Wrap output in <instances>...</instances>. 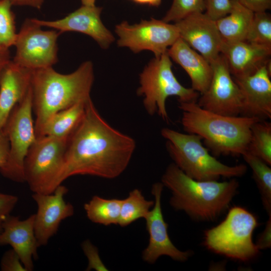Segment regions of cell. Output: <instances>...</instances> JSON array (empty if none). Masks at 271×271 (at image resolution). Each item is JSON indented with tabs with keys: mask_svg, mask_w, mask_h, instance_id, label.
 <instances>
[{
	"mask_svg": "<svg viewBox=\"0 0 271 271\" xmlns=\"http://www.w3.org/2000/svg\"><path fill=\"white\" fill-rule=\"evenodd\" d=\"M12 6L9 0H0V46L7 48L14 46L17 35Z\"/></svg>",
	"mask_w": 271,
	"mask_h": 271,
	"instance_id": "obj_29",
	"label": "cell"
},
{
	"mask_svg": "<svg viewBox=\"0 0 271 271\" xmlns=\"http://www.w3.org/2000/svg\"><path fill=\"white\" fill-rule=\"evenodd\" d=\"M253 13L266 12L271 8V0H238Z\"/></svg>",
	"mask_w": 271,
	"mask_h": 271,
	"instance_id": "obj_36",
	"label": "cell"
},
{
	"mask_svg": "<svg viewBox=\"0 0 271 271\" xmlns=\"http://www.w3.org/2000/svg\"><path fill=\"white\" fill-rule=\"evenodd\" d=\"M12 6H29L40 9L44 0H9Z\"/></svg>",
	"mask_w": 271,
	"mask_h": 271,
	"instance_id": "obj_38",
	"label": "cell"
},
{
	"mask_svg": "<svg viewBox=\"0 0 271 271\" xmlns=\"http://www.w3.org/2000/svg\"><path fill=\"white\" fill-rule=\"evenodd\" d=\"M17 196L0 193V232L3 224L18 202Z\"/></svg>",
	"mask_w": 271,
	"mask_h": 271,
	"instance_id": "obj_34",
	"label": "cell"
},
{
	"mask_svg": "<svg viewBox=\"0 0 271 271\" xmlns=\"http://www.w3.org/2000/svg\"><path fill=\"white\" fill-rule=\"evenodd\" d=\"M161 136L166 140V149L175 164L189 177L198 181H218L221 177L235 178L247 171L244 164L225 165L210 154L202 138L193 133H184L164 127Z\"/></svg>",
	"mask_w": 271,
	"mask_h": 271,
	"instance_id": "obj_5",
	"label": "cell"
},
{
	"mask_svg": "<svg viewBox=\"0 0 271 271\" xmlns=\"http://www.w3.org/2000/svg\"><path fill=\"white\" fill-rule=\"evenodd\" d=\"M68 192V189L61 184L51 194L32 195L37 205L34 231L39 247L46 245L57 232L62 221L73 215V206L64 199Z\"/></svg>",
	"mask_w": 271,
	"mask_h": 271,
	"instance_id": "obj_14",
	"label": "cell"
},
{
	"mask_svg": "<svg viewBox=\"0 0 271 271\" xmlns=\"http://www.w3.org/2000/svg\"><path fill=\"white\" fill-rule=\"evenodd\" d=\"M70 138V137H69ZM69 138L36 139L24 164L25 182L34 193L51 194L62 184L61 176Z\"/></svg>",
	"mask_w": 271,
	"mask_h": 271,
	"instance_id": "obj_8",
	"label": "cell"
},
{
	"mask_svg": "<svg viewBox=\"0 0 271 271\" xmlns=\"http://www.w3.org/2000/svg\"><path fill=\"white\" fill-rule=\"evenodd\" d=\"M0 266L2 271H27L19 256L13 248L4 253Z\"/></svg>",
	"mask_w": 271,
	"mask_h": 271,
	"instance_id": "obj_33",
	"label": "cell"
},
{
	"mask_svg": "<svg viewBox=\"0 0 271 271\" xmlns=\"http://www.w3.org/2000/svg\"><path fill=\"white\" fill-rule=\"evenodd\" d=\"M41 27L32 19L25 20L14 45V62L31 70L52 67L57 62V40L61 33Z\"/></svg>",
	"mask_w": 271,
	"mask_h": 271,
	"instance_id": "obj_10",
	"label": "cell"
},
{
	"mask_svg": "<svg viewBox=\"0 0 271 271\" xmlns=\"http://www.w3.org/2000/svg\"><path fill=\"white\" fill-rule=\"evenodd\" d=\"M101 7L82 5L64 18L55 21H45L33 18L41 27H47L61 34L69 31L77 32L89 36L103 49H107L114 41L112 33L103 24L100 15Z\"/></svg>",
	"mask_w": 271,
	"mask_h": 271,
	"instance_id": "obj_17",
	"label": "cell"
},
{
	"mask_svg": "<svg viewBox=\"0 0 271 271\" xmlns=\"http://www.w3.org/2000/svg\"><path fill=\"white\" fill-rule=\"evenodd\" d=\"M31 85L23 99L12 111L3 127L10 144L9 157L0 173L16 182H25L24 164L27 153L36 140L32 117Z\"/></svg>",
	"mask_w": 271,
	"mask_h": 271,
	"instance_id": "obj_9",
	"label": "cell"
},
{
	"mask_svg": "<svg viewBox=\"0 0 271 271\" xmlns=\"http://www.w3.org/2000/svg\"><path fill=\"white\" fill-rule=\"evenodd\" d=\"M89 99L78 102L52 115L44 125L39 138L44 136L69 138L82 120L86 102Z\"/></svg>",
	"mask_w": 271,
	"mask_h": 271,
	"instance_id": "obj_23",
	"label": "cell"
},
{
	"mask_svg": "<svg viewBox=\"0 0 271 271\" xmlns=\"http://www.w3.org/2000/svg\"><path fill=\"white\" fill-rule=\"evenodd\" d=\"M115 32L119 37L118 46L127 47L134 53L151 51L155 57L166 52L180 38L175 24L154 18L132 25L122 22L115 26Z\"/></svg>",
	"mask_w": 271,
	"mask_h": 271,
	"instance_id": "obj_11",
	"label": "cell"
},
{
	"mask_svg": "<svg viewBox=\"0 0 271 271\" xmlns=\"http://www.w3.org/2000/svg\"><path fill=\"white\" fill-rule=\"evenodd\" d=\"M132 2L142 5H147L152 7H159L162 2V0H131Z\"/></svg>",
	"mask_w": 271,
	"mask_h": 271,
	"instance_id": "obj_40",
	"label": "cell"
},
{
	"mask_svg": "<svg viewBox=\"0 0 271 271\" xmlns=\"http://www.w3.org/2000/svg\"><path fill=\"white\" fill-rule=\"evenodd\" d=\"M11 60L9 48L0 46V75L4 68Z\"/></svg>",
	"mask_w": 271,
	"mask_h": 271,
	"instance_id": "obj_39",
	"label": "cell"
},
{
	"mask_svg": "<svg viewBox=\"0 0 271 271\" xmlns=\"http://www.w3.org/2000/svg\"><path fill=\"white\" fill-rule=\"evenodd\" d=\"M246 152L271 165V123L258 120L252 126L250 139Z\"/></svg>",
	"mask_w": 271,
	"mask_h": 271,
	"instance_id": "obj_27",
	"label": "cell"
},
{
	"mask_svg": "<svg viewBox=\"0 0 271 271\" xmlns=\"http://www.w3.org/2000/svg\"><path fill=\"white\" fill-rule=\"evenodd\" d=\"M180 38L210 64L221 54L223 43L216 21L206 13L190 15L175 22Z\"/></svg>",
	"mask_w": 271,
	"mask_h": 271,
	"instance_id": "obj_15",
	"label": "cell"
},
{
	"mask_svg": "<svg viewBox=\"0 0 271 271\" xmlns=\"http://www.w3.org/2000/svg\"><path fill=\"white\" fill-rule=\"evenodd\" d=\"M242 156L251 169L253 179L260 194L263 206L268 216H271L270 166L248 152Z\"/></svg>",
	"mask_w": 271,
	"mask_h": 271,
	"instance_id": "obj_25",
	"label": "cell"
},
{
	"mask_svg": "<svg viewBox=\"0 0 271 271\" xmlns=\"http://www.w3.org/2000/svg\"><path fill=\"white\" fill-rule=\"evenodd\" d=\"M82 5L93 6L95 5L96 0H81Z\"/></svg>",
	"mask_w": 271,
	"mask_h": 271,
	"instance_id": "obj_41",
	"label": "cell"
},
{
	"mask_svg": "<svg viewBox=\"0 0 271 271\" xmlns=\"http://www.w3.org/2000/svg\"><path fill=\"white\" fill-rule=\"evenodd\" d=\"M94 81L91 62L82 63L73 72L63 74L52 67L32 70L31 85L36 139L49 118L55 113L90 99Z\"/></svg>",
	"mask_w": 271,
	"mask_h": 271,
	"instance_id": "obj_3",
	"label": "cell"
},
{
	"mask_svg": "<svg viewBox=\"0 0 271 271\" xmlns=\"http://www.w3.org/2000/svg\"><path fill=\"white\" fill-rule=\"evenodd\" d=\"M257 226L258 221L252 213L243 207L234 206L221 222L205 231L204 245L211 252L231 259L252 260L259 252L252 239Z\"/></svg>",
	"mask_w": 271,
	"mask_h": 271,
	"instance_id": "obj_6",
	"label": "cell"
},
{
	"mask_svg": "<svg viewBox=\"0 0 271 271\" xmlns=\"http://www.w3.org/2000/svg\"><path fill=\"white\" fill-rule=\"evenodd\" d=\"M259 250L268 249L271 246V216L266 223L265 228L255 243Z\"/></svg>",
	"mask_w": 271,
	"mask_h": 271,
	"instance_id": "obj_35",
	"label": "cell"
},
{
	"mask_svg": "<svg viewBox=\"0 0 271 271\" xmlns=\"http://www.w3.org/2000/svg\"><path fill=\"white\" fill-rule=\"evenodd\" d=\"M154 204V201L148 200L138 189L130 191L122 200L118 225L125 227L140 218H145Z\"/></svg>",
	"mask_w": 271,
	"mask_h": 271,
	"instance_id": "obj_26",
	"label": "cell"
},
{
	"mask_svg": "<svg viewBox=\"0 0 271 271\" xmlns=\"http://www.w3.org/2000/svg\"><path fill=\"white\" fill-rule=\"evenodd\" d=\"M206 14L216 21L227 15L230 11V0H206Z\"/></svg>",
	"mask_w": 271,
	"mask_h": 271,
	"instance_id": "obj_32",
	"label": "cell"
},
{
	"mask_svg": "<svg viewBox=\"0 0 271 271\" xmlns=\"http://www.w3.org/2000/svg\"><path fill=\"white\" fill-rule=\"evenodd\" d=\"M32 70L12 60L0 75V128H3L15 106L25 97L31 86Z\"/></svg>",
	"mask_w": 271,
	"mask_h": 271,
	"instance_id": "obj_20",
	"label": "cell"
},
{
	"mask_svg": "<svg viewBox=\"0 0 271 271\" xmlns=\"http://www.w3.org/2000/svg\"><path fill=\"white\" fill-rule=\"evenodd\" d=\"M136 149L135 140L110 125L90 99L69 139L61 182L74 175L115 178L127 168Z\"/></svg>",
	"mask_w": 271,
	"mask_h": 271,
	"instance_id": "obj_1",
	"label": "cell"
},
{
	"mask_svg": "<svg viewBox=\"0 0 271 271\" xmlns=\"http://www.w3.org/2000/svg\"><path fill=\"white\" fill-rule=\"evenodd\" d=\"M231 9L225 16L216 20L217 27L224 42L245 41L254 13L238 0H230Z\"/></svg>",
	"mask_w": 271,
	"mask_h": 271,
	"instance_id": "obj_22",
	"label": "cell"
},
{
	"mask_svg": "<svg viewBox=\"0 0 271 271\" xmlns=\"http://www.w3.org/2000/svg\"><path fill=\"white\" fill-rule=\"evenodd\" d=\"M164 186L161 182L153 185L152 194L154 204L145 217L146 228L149 235V241L142 252L144 261L152 264L163 255L168 256L174 260L184 262L191 256L190 250L182 251L173 243L169 236L168 224L164 220L161 205V196Z\"/></svg>",
	"mask_w": 271,
	"mask_h": 271,
	"instance_id": "obj_13",
	"label": "cell"
},
{
	"mask_svg": "<svg viewBox=\"0 0 271 271\" xmlns=\"http://www.w3.org/2000/svg\"><path fill=\"white\" fill-rule=\"evenodd\" d=\"M178 107L183 129L201 137L214 157L242 156L247 150L251 127L259 120L218 114L201 107L197 102H179Z\"/></svg>",
	"mask_w": 271,
	"mask_h": 271,
	"instance_id": "obj_4",
	"label": "cell"
},
{
	"mask_svg": "<svg viewBox=\"0 0 271 271\" xmlns=\"http://www.w3.org/2000/svg\"><path fill=\"white\" fill-rule=\"evenodd\" d=\"M122 200L105 199L95 195L84 204L87 218L92 222L105 226L118 224Z\"/></svg>",
	"mask_w": 271,
	"mask_h": 271,
	"instance_id": "obj_24",
	"label": "cell"
},
{
	"mask_svg": "<svg viewBox=\"0 0 271 271\" xmlns=\"http://www.w3.org/2000/svg\"><path fill=\"white\" fill-rule=\"evenodd\" d=\"M8 138L3 128H0V168L6 163L9 154Z\"/></svg>",
	"mask_w": 271,
	"mask_h": 271,
	"instance_id": "obj_37",
	"label": "cell"
},
{
	"mask_svg": "<svg viewBox=\"0 0 271 271\" xmlns=\"http://www.w3.org/2000/svg\"><path fill=\"white\" fill-rule=\"evenodd\" d=\"M170 58L189 76L192 88L200 94L206 91L212 76L211 64L179 38L167 51Z\"/></svg>",
	"mask_w": 271,
	"mask_h": 271,
	"instance_id": "obj_21",
	"label": "cell"
},
{
	"mask_svg": "<svg viewBox=\"0 0 271 271\" xmlns=\"http://www.w3.org/2000/svg\"><path fill=\"white\" fill-rule=\"evenodd\" d=\"M245 41L271 48V17L266 12L254 13Z\"/></svg>",
	"mask_w": 271,
	"mask_h": 271,
	"instance_id": "obj_28",
	"label": "cell"
},
{
	"mask_svg": "<svg viewBox=\"0 0 271 271\" xmlns=\"http://www.w3.org/2000/svg\"><path fill=\"white\" fill-rule=\"evenodd\" d=\"M82 249L88 260L87 270H107V267L102 262L97 248L89 240L83 241Z\"/></svg>",
	"mask_w": 271,
	"mask_h": 271,
	"instance_id": "obj_31",
	"label": "cell"
},
{
	"mask_svg": "<svg viewBox=\"0 0 271 271\" xmlns=\"http://www.w3.org/2000/svg\"><path fill=\"white\" fill-rule=\"evenodd\" d=\"M35 214L21 220L10 215L0 232V246L10 245L19 256L27 271L34 269L33 258H38L39 247L34 231Z\"/></svg>",
	"mask_w": 271,
	"mask_h": 271,
	"instance_id": "obj_18",
	"label": "cell"
},
{
	"mask_svg": "<svg viewBox=\"0 0 271 271\" xmlns=\"http://www.w3.org/2000/svg\"><path fill=\"white\" fill-rule=\"evenodd\" d=\"M172 63L167 52L151 60L140 74L137 94L143 97V103L151 116L157 113L164 121H169L166 100L170 96L179 102H197L199 93L183 86L175 77Z\"/></svg>",
	"mask_w": 271,
	"mask_h": 271,
	"instance_id": "obj_7",
	"label": "cell"
},
{
	"mask_svg": "<svg viewBox=\"0 0 271 271\" xmlns=\"http://www.w3.org/2000/svg\"><path fill=\"white\" fill-rule=\"evenodd\" d=\"M221 54L225 58L233 78L251 75L270 59L271 48L245 41L223 42Z\"/></svg>",
	"mask_w": 271,
	"mask_h": 271,
	"instance_id": "obj_19",
	"label": "cell"
},
{
	"mask_svg": "<svg viewBox=\"0 0 271 271\" xmlns=\"http://www.w3.org/2000/svg\"><path fill=\"white\" fill-rule=\"evenodd\" d=\"M270 60L253 74L233 78L242 93L240 115L259 120L271 118Z\"/></svg>",
	"mask_w": 271,
	"mask_h": 271,
	"instance_id": "obj_16",
	"label": "cell"
},
{
	"mask_svg": "<svg viewBox=\"0 0 271 271\" xmlns=\"http://www.w3.org/2000/svg\"><path fill=\"white\" fill-rule=\"evenodd\" d=\"M206 7V0H173L162 20L167 23L176 22L190 15L203 13Z\"/></svg>",
	"mask_w": 271,
	"mask_h": 271,
	"instance_id": "obj_30",
	"label": "cell"
},
{
	"mask_svg": "<svg viewBox=\"0 0 271 271\" xmlns=\"http://www.w3.org/2000/svg\"><path fill=\"white\" fill-rule=\"evenodd\" d=\"M161 183L171 192L172 208L198 222L217 220L229 209L239 188L235 178L223 182L196 180L173 163L166 168Z\"/></svg>",
	"mask_w": 271,
	"mask_h": 271,
	"instance_id": "obj_2",
	"label": "cell"
},
{
	"mask_svg": "<svg viewBox=\"0 0 271 271\" xmlns=\"http://www.w3.org/2000/svg\"><path fill=\"white\" fill-rule=\"evenodd\" d=\"M212 76L209 85L201 94L197 104L202 108L218 114L240 115L243 98L224 56L220 54L211 63Z\"/></svg>",
	"mask_w": 271,
	"mask_h": 271,
	"instance_id": "obj_12",
	"label": "cell"
}]
</instances>
